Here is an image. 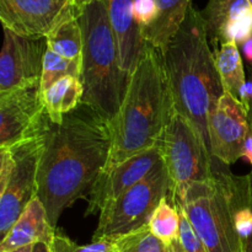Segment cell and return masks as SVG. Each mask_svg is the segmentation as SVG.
Here are the masks:
<instances>
[{
  "label": "cell",
  "mask_w": 252,
  "mask_h": 252,
  "mask_svg": "<svg viewBox=\"0 0 252 252\" xmlns=\"http://www.w3.org/2000/svg\"><path fill=\"white\" fill-rule=\"evenodd\" d=\"M112 149L110 121L85 103L51 120L43 132L37 176V198L43 203L54 229L64 209L84 198L106 169Z\"/></svg>",
  "instance_id": "6da1fadb"
},
{
  "label": "cell",
  "mask_w": 252,
  "mask_h": 252,
  "mask_svg": "<svg viewBox=\"0 0 252 252\" xmlns=\"http://www.w3.org/2000/svg\"><path fill=\"white\" fill-rule=\"evenodd\" d=\"M161 56L175 110L193 125L211 152L209 116L225 90L209 48L203 17L193 5Z\"/></svg>",
  "instance_id": "7a4b0ae2"
},
{
  "label": "cell",
  "mask_w": 252,
  "mask_h": 252,
  "mask_svg": "<svg viewBox=\"0 0 252 252\" xmlns=\"http://www.w3.org/2000/svg\"><path fill=\"white\" fill-rule=\"evenodd\" d=\"M174 111L161 53L147 43L120 111L110 121L112 149L103 171L159 145Z\"/></svg>",
  "instance_id": "3957f363"
},
{
  "label": "cell",
  "mask_w": 252,
  "mask_h": 252,
  "mask_svg": "<svg viewBox=\"0 0 252 252\" xmlns=\"http://www.w3.org/2000/svg\"><path fill=\"white\" fill-rule=\"evenodd\" d=\"M83 32L84 95L81 103L112 121L125 100L130 76L122 69L117 44L103 0H95L78 14Z\"/></svg>",
  "instance_id": "277c9868"
},
{
  "label": "cell",
  "mask_w": 252,
  "mask_h": 252,
  "mask_svg": "<svg viewBox=\"0 0 252 252\" xmlns=\"http://www.w3.org/2000/svg\"><path fill=\"white\" fill-rule=\"evenodd\" d=\"M240 177L231 172L189 185L171 197L181 204L208 252H241L243 240L233 220L234 196Z\"/></svg>",
  "instance_id": "5b68a950"
},
{
  "label": "cell",
  "mask_w": 252,
  "mask_h": 252,
  "mask_svg": "<svg viewBox=\"0 0 252 252\" xmlns=\"http://www.w3.org/2000/svg\"><path fill=\"white\" fill-rule=\"evenodd\" d=\"M160 147L171 180V197L189 185L209 181L229 171V166L212 157L193 125L176 110L162 134Z\"/></svg>",
  "instance_id": "8992f818"
},
{
  "label": "cell",
  "mask_w": 252,
  "mask_h": 252,
  "mask_svg": "<svg viewBox=\"0 0 252 252\" xmlns=\"http://www.w3.org/2000/svg\"><path fill=\"white\" fill-rule=\"evenodd\" d=\"M164 198L171 199V180L162 161L144 180L106 204L100 212L93 241H115L148 226Z\"/></svg>",
  "instance_id": "52a82bcc"
},
{
  "label": "cell",
  "mask_w": 252,
  "mask_h": 252,
  "mask_svg": "<svg viewBox=\"0 0 252 252\" xmlns=\"http://www.w3.org/2000/svg\"><path fill=\"white\" fill-rule=\"evenodd\" d=\"M46 126L38 134L10 147L14 155L15 165L6 186L0 191L1 239L6 236L15 221L24 213L32 199L37 197V176L43 149V132Z\"/></svg>",
  "instance_id": "ba28073f"
},
{
  "label": "cell",
  "mask_w": 252,
  "mask_h": 252,
  "mask_svg": "<svg viewBox=\"0 0 252 252\" xmlns=\"http://www.w3.org/2000/svg\"><path fill=\"white\" fill-rule=\"evenodd\" d=\"M48 121L41 81L0 95V148L38 134Z\"/></svg>",
  "instance_id": "9c48e42d"
},
{
  "label": "cell",
  "mask_w": 252,
  "mask_h": 252,
  "mask_svg": "<svg viewBox=\"0 0 252 252\" xmlns=\"http://www.w3.org/2000/svg\"><path fill=\"white\" fill-rule=\"evenodd\" d=\"M212 157L230 166L243 158L246 137L250 132L248 108L231 94L224 93L209 116Z\"/></svg>",
  "instance_id": "30bf717a"
},
{
  "label": "cell",
  "mask_w": 252,
  "mask_h": 252,
  "mask_svg": "<svg viewBox=\"0 0 252 252\" xmlns=\"http://www.w3.org/2000/svg\"><path fill=\"white\" fill-rule=\"evenodd\" d=\"M46 38H29L4 29L0 54V95L41 81Z\"/></svg>",
  "instance_id": "8fae6325"
},
{
  "label": "cell",
  "mask_w": 252,
  "mask_h": 252,
  "mask_svg": "<svg viewBox=\"0 0 252 252\" xmlns=\"http://www.w3.org/2000/svg\"><path fill=\"white\" fill-rule=\"evenodd\" d=\"M73 10L71 0H0L2 27L29 38H46Z\"/></svg>",
  "instance_id": "7c38bea8"
},
{
  "label": "cell",
  "mask_w": 252,
  "mask_h": 252,
  "mask_svg": "<svg viewBox=\"0 0 252 252\" xmlns=\"http://www.w3.org/2000/svg\"><path fill=\"white\" fill-rule=\"evenodd\" d=\"M162 161V150L159 144L103 171L89 192L86 214H100L106 204L144 180Z\"/></svg>",
  "instance_id": "4fadbf2b"
},
{
  "label": "cell",
  "mask_w": 252,
  "mask_h": 252,
  "mask_svg": "<svg viewBox=\"0 0 252 252\" xmlns=\"http://www.w3.org/2000/svg\"><path fill=\"white\" fill-rule=\"evenodd\" d=\"M117 44L123 70L132 75L139 63L147 42L134 16V0H103Z\"/></svg>",
  "instance_id": "5bb4252c"
},
{
  "label": "cell",
  "mask_w": 252,
  "mask_h": 252,
  "mask_svg": "<svg viewBox=\"0 0 252 252\" xmlns=\"http://www.w3.org/2000/svg\"><path fill=\"white\" fill-rule=\"evenodd\" d=\"M57 229L51 225L43 203L33 198L24 213L0 243V252H10L24 246L44 243L51 245Z\"/></svg>",
  "instance_id": "9a60e30c"
},
{
  "label": "cell",
  "mask_w": 252,
  "mask_h": 252,
  "mask_svg": "<svg viewBox=\"0 0 252 252\" xmlns=\"http://www.w3.org/2000/svg\"><path fill=\"white\" fill-rule=\"evenodd\" d=\"M192 0H157L158 14L152 25L142 29L143 39L164 53L184 24Z\"/></svg>",
  "instance_id": "2e32d148"
},
{
  "label": "cell",
  "mask_w": 252,
  "mask_h": 252,
  "mask_svg": "<svg viewBox=\"0 0 252 252\" xmlns=\"http://www.w3.org/2000/svg\"><path fill=\"white\" fill-rule=\"evenodd\" d=\"M252 11L248 0H209L201 11L208 41L219 48L228 42V32L244 15Z\"/></svg>",
  "instance_id": "e0dca14e"
},
{
  "label": "cell",
  "mask_w": 252,
  "mask_h": 252,
  "mask_svg": "<svg viewBox=\"0 0 252 252\" xmlns=\"http://www.w3.org/2000/svg\"><path fill=\"white\" fill-rule=\"evenodd\" d=\"M83 95V81L75 76H64L42 91V102L51 122L54 125L62 123L64 116L78 108Z\"/></svg>",
  "instance_id": "ac0fdd59"
},
{
  "label": "cell",
  "mask_w": 252,
  "mask_h": 252,
  "mask_svg": "<svg viewBox=\"0 0 252 252\" xmlns=\"http://www.w3.org/2000/svg\"><path fill=\"white\" fill-rule=\"evenodd\" d=\"M47 48L68 59L83 58V32L78 12H69L46 37Z\"/></svg>",
  "instance_id": "d6986e66"
},
{
  "label": "cell",
  "mask_w": 252,
  "mask_h": 252,
  "mask_svg": "<svg viewBox=\"0 0 252 252\" xmlns=\"http://www.w3.org/2000/svg\"><path fill=\"white\" fill-rule=\"evenodd\" d=\"M214 58L224 90L240 100L241 89L245 85L246 78L238 44L234 42L223 43L214 51Z\"/></svg>",
  "instance_id": "ffe728a7"
},
{
  "label": "cell",
  "mask_w": 252,
  "mask_h": 252,
  "mask_svg": "<svg viewBox=\"0 0 252 252\" xmlns=\"http://www.w3.org/2000/svg\"><path fill=\"white\" fill-rule=\"evenodd\" d=\"M149 229L155 236L166 244L179 240L180 213L170 198H164L153 213Z\"/></svg>",
  "instance_id": "44dd1931"
},
{
  "label": "cell",
  "mask_w": 252,
  "mask_h": 252,
  "mask_svg": "<svg viewBox=\"0 0 252 252\" xmlns=\"http://www.w3.org/2000/svg\"><path fill=\"white\" fill-rule=\"evenodd\" d=\"M81 69H83V58H64L47 48L41 76V90H47L64 76H75L81 79Z\"/></svg>",
  "instance_id": "7402d4cb"
},
{
  "label": "cell",
  "mask_w": 252,
  "mask_h": 252,
  "mask_svg": "<svg viewBox=\"0 0 252 252\" xmlns=\"http://www.w3.org/2000/svg\"><path fill=\"white\" fill-rule=\"evenodd\" d=\"M115 252H175L174 246L160 240L149 225L112 241Z\"/></svg>",
  "instance_id": "603a6c76"
},
{
  "label": "cell",
  "mask_w": 252,
  "mask_h": 252,
  "mask_svg": "<svg viewBox=\"0 0 252 252\" xmlns=\"http://www.w3.org/2000/svg\"><path fill=\"white\" fill-rule=\"evenodd\" d=\"M49 249L51 252H115L113 243L110 240H97L88 245H78L61 233H56Z\"/></svg>",
  "instance_id": "cb8c5ba5"
},
{
  "label": "cell",
  "mask_w": 252,
  "mask_h": 252,
  "mask_svg": "<svg viewBox=\"0 0 252 252\" xmlns=\"http://www.w3.org/2000/svg\"><path fill=\"white\" fill-rule=\"evenodd\" d=\"M172 203L176 206L177 211L180 213V234H179V241L181 244L182 249L185 252H208L206 245L203 244V241L201 240V238L198 236V234L196 233V230L192 226L191 221L187 218L186 213H185L184 208L181 207V204L177 203V202H172Z\"/></svg>",
  "instance_id": "d4e9b609"
},
{
  "label": "cell",
  "mask_w": 252,
  "mask_h": 252,
  "mask_svg": "<svg viewBox=\"0 0 252 252\" xmlns=\"http://www.w3.org/2000/svg\"><path fill=\"white\" fill-rule=\"evenodd\" d=\"M250 38H252V11L239 19L228 32V42H234L238 46Z\"/></svg>",
  "instance_id": "484cf974"
},
{
  "label": "cell",
  "mask_w": 252,
  "mask_h": 252,
  "mask_svg": "<svg viewBox=\"0 0 252 252\" xmlns=\"http://www.w3.org/2000/svg\"><path fill=\"white\" fill-rule=\"evenodd\" d=\"M157 14V0H134V16L140 29L152 25Z\"/></svg>",
  "instance_id": "4316f807"
},
{
  "label": "cell",
  "mask_w": 252,
  "mask_h": 252,
  "mask_svg": "<svg viewBox=\"0 0 252 252\" xmlns=\"http://www.w3.org/2000/svg\"><path fill=\"white\" fill-rule=\"evenodd\" d=\"M15 160L12 155V150L10 147L0 148V191L6 186L9 177L14 169Z\"/></svg>",
  "instance_id": "83f0119b"
},
{
  "label": "cell",
  "mask_w": 252,
  "mask_h": 252,
  "mask_svg": "<svg viewBox=\"0 0 252 252\" xmlns=\"http://www.w3.org/2000/svg\"><path fill=\"white\" fill-rule=\"evenodd\" d=\"M243 158L245 160H248L249 164L252 165V130H251V128H250V132H249L248 137H246L245 144H244Z\"/></svg>",
  "instance_id": "f1b7e54d"
},
{
  "label": "cell",
  "mask_w": 252,
  "mask_h": 252,
  "mask_svg": "<svg viewBox=\"0 0 252 252\" xmlns=\"http://www.w3.org/2000/svg\"><path fill=\"white\" fill-rule=\"evenodd\" d=\"M93 1H95V0H71L74 9H75V11L78 12V14L81 10L85 9L88 5H90Z\"/></svg>",
  "instance_id": "f546056e"
},
{
  "label": "cell",
  "mask_w": 252,
  "mask_h": 252,
  "mask_svg": "<svg viewBox=\"0 0 252 252\" xmlns=\"http://www.w3.org/2000/svg\"><path fill=\"white\" fill-rule=\"evenodd\" d=\"M243 53L245 56V58L248 59L250 63H252V38L246 41L245 43L243 44Z\"/></svg>",
  "instance_id": "4dcf8cb0"
},
{
  "label": "cell",
  "mask_w": 252,
  "mask_h": 252,
  "mask_svg": "<svg viewBox=\"0 0 252 252\" xmlns=\"http://www.w3.org/2000/svg\"><path fill=\"white\" fill-rule=\"evenodd\" d=\"M32 252H51V249L47 244L37 243L33 245V251Z\"/></svg>",
  "instance_id": "1f68e13d"
},
{
  "label": "cell",
  "mask_w": 252,
  "mask_h": 252,
  "mask_svg": "<svg viewBox=\"0 0 252 252\" xmlns=\"http://www.w3.org/2000/svg\"><path fill=\"white\" fill-rule=\"evenodd\" d=\"M241 252H252V235L249 236V238L245 239V240H243Z\"/></svg>",
  "instance_id": "d6a6232c"
},
{
  "label": "cell",
  "mask_w": 252,
  "mask_h": 252,
  "mask_svg": "<svg viewBox=\"0 0 252 252\" xmlns=\"http://www.w3.org/2000/svg\"><path fill=\"white\" fill-rule=\"evenodd\" d=\"M246 181H248V196H249V202H250V206L252 207V171L250 175L246 176Z\"/></svg>",
  "instance_id": "836d02e7"
},
{
  "label": "cell",
  "mask_w": 252,
  "mask_h": 252,
  "mask_svg": "<svg viewBox=\"0 0 252 252\" xmlns=\"http://www.w3.org/2000/svg\"><path fill=\"white\" fill-rule=\"evenodd\" d=\"M246 108H248V116H249V123H250V128L252 130V101L248 103V105L245 106Z\"/></svg>",
  "instance_id": "e575fe53"
},
{
  "label": "cell",
  "mask_w": 252,
  "mask_h": 252,
  "mask_svg": "<svg viewBox=\"0 0 252 252\" xmlns=\"http://www.w3.org/2000/svg\"><path fill=\"white\" fill-rule=\"evenodd\" d=\"M33 251V245H29V246H24V248L16 249V250H12L10 252H32Z\"/></svg>",
  "instance_id": "d590c367"
},
{
  "label": "cell",
  "mask_w": 252,
  "mask_h": 252,
  "mask_svg": "<svg viewBox=\"0 0 252 252\" xmlns=\"http://www.w3.org/2000/svg\"><path fill=\"white\" fill-rule=\"evenodd\" d=\"M248 1L250 2V5H251V6H252V0H248Z\"/></svg>",
  "instance_id": "8d00e7d4"
}]
</instances>
